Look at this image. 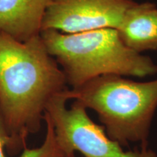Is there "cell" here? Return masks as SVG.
Masks as SVG:
<instances>
[{"instance_id":"cell-1","label":"cell","mask_w":157,"mask_h":157,"mask_svg":"<svg viewBox=\"0 0 157 157\" xmlns=\"http://www.w3.org/2000/svg\"><path fill=\"white\" fill-rule=\"evenodd\" d=\"M66 85L40 35L20 42L0 33V114L17 148L39 130L48 102Z\"/></svg>"},{"instance_id":"cell-2","label":"cell","mask_w":157,"mask_h":157,"mask_svg":"<svg viewBox=\"0 0 157 157\" xmlns=\"http://www.w3.org/2000/svg\"><path fill=\"white\" fill-rule=\"evenodd\" d=\"M40 36L71 89L109 74L142 78L157 73L154 60L127 48L117 29L77 34L47 30L42 31Z\"/></svg>"},{"instance_id":"cell-3","label":"cell","mask_w":157,"mask_h":157,"mask_svg":"<svg viewBox=\"0 0 157 157\" xmlns=\"http://www.w3.org/2000/svg\"><path fill=\"white\" fill-rule=\"evenodd\" d=\"M69 100L95 111L108 136L121 146L140 143L147 148L151 124L157 109V78L137 82L126 76H98L67 90Z\"/></svg>"},{"instance_id":"cell-4","label":"cell","mask_w":157,"mask_h":157,"mask_svg":"<svg viewBox=\"0 0 157 157\" xmlns=\"http://www.w3.org/2000/svg\"><path fill=\"white\" fill-rule=\"evenodd\" d=\"M66 89L55 95L45 109L44 121L53 129L58 151L63 155L78 151L83 157H157L148 148L124 151L117 141L108 136L105 128L90 119L87 109L74 101L70 108Z\"/></svg>"},{"instance_id":"cell-5","label":"cell","mask_w":157,"mask_h":157,"mask_svg":"<svg viewBox=\"0 0 157 157\" xmlns=\"http://www.w3.org/2000/svg\"><path fill=\"white\" fill-rule=\"evenodd\" d=\"M133 0H52L42 31L77 34L102 29H117Z\"/></svg>"},{"instance_id":"cell-6","label":"cell","mask_w":157,"mask_h":157,"mask_svg":"<svg viewBox=\"0 0 157 157\" xmlns=\"http://www.w3.org/2000/svg\"><path fill=\"white\" fill-rule=\"evenodd\" d=\"M52 0H0V33L20 42L40 35Z\"/></svg>"},{"instance_id":"cell-7","label":"cell","mask_w":157,"mask_h":157,"mask_svg":"<svg viewBox=\"0 0 157 157\" xmlns=\"http://www.w3.org/2000/svg\"><path fill=\"white\" fill-rule=\"evenodd\" d=\"M127 48L141 53L157 50V7L151 2L132 4L117 29Z\"/></svg>"},{"instance_id":"cell-8","label":"cell","mask_w":157,"mask_h":157,"mask_svg":"<svg viewBox=\"0 0 157 157\" xmlns=\"http://www.w3.org/2000/svg\"><path fill=\"white\" fill-rule=\"evenodd\" d=\"M47 126L46 136L40 147L33 149L25 148L23 154L18 157H52L56 154L53 129L51 124L44 121ZM17 149V146L13 137L10 134L2 117L0 114V157H9L5 154V149Z\"/></svg>"},{"instance_id":"cell-9","label":"cell","mask_w":157,"mask_h":157,"mask_svg":"<svg viewBox=\"0 0 157 157\" xmlns=\"http://www.w3.org/2000/svg\"><path fill=\"white\" fill-rule=\"evenodd\" d=\"M52 157H76L75 154H70V155H63L60 154L58 151L56 152V154Z\"/></svg>"}]
</instances>
